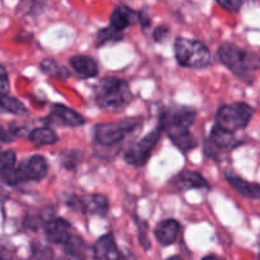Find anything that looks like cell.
<instances>
[{"label": "cell", "mask_w": 260, "mask_h": 260, "mask_svg": "<svg viewBox=\"0 0 260 260\" xmlns=\"http://www.w3.org/2000/svg\"><path fill=\"white\" fill-rule=\"evenodd\" d=\"M217 56L221 63L244 81H251L254 73L260 68V57L235 43L226 42L218 47Z\"/></svg>", "instance_id": "cell-1"}, {"label": "cell", "mask_w": 260, "mask_h": 260, "mask_svg": "<svg viewBox=\"0 0 260 260\" xmlns=\"http://www.w3.org/2000/svg\"><path fill=\"white\" fill-rule=\"evenodd\" d=\"M94 99L101 108L119 111L131 102L132 94L126 81L114 76H107L94 88Z\"/></svg>", "instance_id": "cell-2"}, {"label": "cell", "mask_w": 260, "mask_h": 260, "mask_svg": "<svg viewBox=\"0 0 260 260\" xmlns=\"http://www.w3.org/2000/svg\"><path fill=\"white\" fill-rule=\"evenodd\" d=\"M174 52L178 63L183 68L200 70L210 66L212 60L208 47L201 41L178 37L174 42Z\"/></svg>", "instance_id": "cell-3"}, {"label": "cell", "mask_w": 260, "mask_h": 260, "mask_svg": "<svg viewBox=\"0 0 260 260\" xmlns=\"http://www.w3.org/2000/svg\"><path fill=\"white\" fill-rule=\"evenodd\" d=\"M253 116L254 108L244 102L225 104L216 113V126L235 134L239 129L245 128Z\"/></svg>", "instance_id": "cell-4"}, {"label": "cell", "mask_w": 260, "mask_h": 260, "mask_svg": "<svg viewBox=\"0 0 260 260\" xmlns=\"http://www.w3.org/2000/svg\"><path fill=\"white\" fill-rule=\"evenodd\" d=\"M140 126H142V123L137 118H126L118 122H106L95 127L94 136L99 144L104 146H111L117 142H121L124 137L136 131Z\"/></svg>", "instance_id": "cell-5"}, {"label": "cell", "mask_w": 260, "mask_h": 260, "mask_svg": "<svg viewBox=\"0 0 260 260\" xmlns=\"http://www.w3.org/2000/svg\"><path fill=\"white\" fill-rule=\"evenodd\" d=\"M197 113L189 107H174L164 111L160 116L159 127L167 135L177 134V132L189 131V127L194 123Z\"/></svg>", "instance_id": "cell-6"}, {"label": "cell", "mask_w": 260, "mask_h": 260, "mask_svg": "<svg viewBox=\"0 0 260 260\" xmlns=\"http://www.w3.org/2000/svg\"><path fill=\"white\" fill-rule=\"evenodd\" d=\"M161 132L162 129L160 127H156L154 131L149 132L146 136H144L141 140L131 145L127 149V151L124 152V161L129 165H134V167H142V165L146 164L152 150L155 149L156 144L159 142Z\"/></svg>", "instance_id": "cell-7"}, {"label": "cell", "mask_w": 260, "mask_h": 260, "mask_svg": "<svg viewBox=\"0 0 260 260\" xmlns=\"http://www.w3.org/2000/svg\"><path fill=\"white\" fill-rule=\"evenodd\" d=\"M18 170H19L22 182H25V180H36V182H38V180H42L47 175L48 165L45 157L41 156V155H33L29 159L23 161L18 167Z\"/></svg>", "instance_id": "cell-8"}, {"label": "cell", "mask_w": 260, "mask_h": 260, "mask_svg": "<svg viewBox=\"0 0 260 260\" xmlns=\"http://www.w3.org/2000/svg\"><path fill=\"white\" fill-rule=\"evenodd\" d=\"M70 230L71 225L69 223V221L61 217L51 218L45 225L46 239L51 244H61V245H65L70 240L71 236H73L70 234Z\"/></svg>", "instance_id": "cell-9"}, {"label": "cell", "mask_w": 260, "mask_h": 260, "mask_svg": "<svg viewBox=\"0 0 260 260\" xmlns=\"http://www.w3.org/2000/svg\"><path fill=\"white\" fill-rule=\"evenodd\" d=\"M74 203H76L79 210L86 215H96L106 217L109 211L108 200H107L106 196L99 194V193L84 196Z\"/></svg>", "instance_id": "cell-10"}, {"label": "cell", "mask_w": 260, "mask_h": 260, "mask_svg": "<svg viewBox=\"0 0 260 260\" xmlns=\"http://www.w3.org/2000/svg\"><path fill=\"white\" fill-rule=\"evenodd\" d=\"M48 119H51V123L62 124V126L79 127L85 123V119L81 114L63 104H53L52 111H51Z\"/></svg>", "instance_id": "cell-11"}, {"label": "cell", "mask_w": 260, "mask_h": 260, "mask_svg": "<svg viewBox=\"0 0 260 260\" xmlns=\"http://www.w3.org/2000/svg\"><path fill=\"white\" fill-rule=\"evenodd\" d=\"M94 258L96 260H122V254L117 246L113 234L108 233L96 240L93 246Z\"/></svg>", "instance_id": "cell-12"}, {"label": "cell", "mask_w": 260, "mask_h": 260, "mask_svg": "<svg viewBox=\"0 0 260 260\" xmlns=\"http://www.w3.org/2000/svg\"><path fill=\"white\" fill-rule=\"evenodd\" d=\"M226 180L229 184L236 190L243 197L249 198V200L260 201V184L258 183H250L248 180L243 179L239 175L234 173H226Z\"/></svg>", "instance_id": "cell-13"}, {"label": "cell", "mask_w": 260, "mask_h": 260, "mask_svg": "<svg viewBox=\"0 0 260 260\" xmlns=\"http://www.w3.org/2000/svg\"><path fill=\"white\" fill-rule=\"evenodd\" d=\"M179 231V222L177 220H173V218H168V220H164L157 223V226L154 230V235L157 243L161 244L162 246H169L177 240Z\"/></svg>", "instance_id": "cell-14"}, {"label": "cell", "mask_w": 260, "mask_h": 260, "mask_svg": "<svg viewBox=\"0 0 260 260\" xmlns=\"http://www.w3.org/2000/svg\"><path fill=\"white\" fill-rule=\"evenodd\" d=\"M111 24L117 30L123 32L127 27H129L134 23L139 22V13L127 5H118L114 8L111 14Z\"/></svg>", "instance_id": "cell-15"}, {"label": "cell", "mask_w": 260, "mask_h": 260, "mask_svg": "<svg viewBox=\"0 0 260 260\" xmlns=\"http://www.w3.org/2000/svg\"><path fill=\"white\" fill-rule=\"evenodd\" d=\"M173 185L177 187L178 190H189V189H201V188H208L207 180L203 175L197 172H182L173 180Z\"/></svg>", "instance_id": "cell-16"}, {"label": "cell", "mask_w": 260, "mask_h": 260, "mask_svg": "<svg viewBox=\"0 0 260 260\" xmlns=\"http://www.w3.org/2000/svg\"><path fill=\"white\" fill-rule=\"evenodd\" d=\"M69 63L74 71L84 79H91L98 75V63L90 56L75 55L70 57Z\"/></svg>", "instance_id": "cell-17"}, {"label": "cell", "mask_w": 260, "mask_h": 260, "mask_svg": "<svg viewBox=\"0 0 260 260\" xmlns=\"http://www.w3.org/2000/svg\"><path fill=\"white\" fill-rule=\"evenodd\" d=\"M28 139L36 146H47V145L56 144L58 136L50 127H40V128H35L32 132H29Z\"/></svg>", "instance_id": "cell-18"}, {"label": "cell", "mask_w": 260, "mask_h": 260, "mask_svg": "<svg viewBox=\"0 0 260 260\" xmlns=\"http://www.w3.org/2000/svg\"><path fill=\"white\" fill-rule=\"evenodd\" d=\"M211 141L213 145L221 147V149H231L235 145V135L230 131L221 128V127L216 126L211 131Z\"/></svg>", "instance_id": "cell-19"}, {"label": "cell", "mask_w": 260, "mask_h": 260, "mask_svg": "<svg viewBox=\"0 0 260 260\" xmlns=\"http://www.w3.org/2000/svg\"><path fill=\"white\" fill-rule=\"evenodd\" d=\"M170 140H172L173 144L178 147L182 152L187 154L190 150L196 149L197 147V140L194 139L192 134L189 131H183V132H177V134L169 135Z\"/></svg>", "instance_id": "cell-20"}, {"label": "cell", "mask_w": 260, "mask_h": 260, "mask_svg": "<svg viewBox=\"0 0 260 260\" xmlns=\"http://www.w3.org/2000/svg\"><path fill=\"white\" fill-rule=\"evenodd\" d=\"M40 66L41 70H42L46 75H50L58 79H68L69 76H70V71H69L65 66L56 62L52 58H45V60L41 62Z\"/></svg>", "instance_id": "cell-21"}, {"label": "cell", "mask_w": 260, "mask_h": 260, "mask_svg": "<svg viewBox=\"0 0 260 260\" xmlns=\"http://www.w3.org/2000/svg\"><path fill=\"white\" fill-rule=\"evenodd\" d=\"M123 38V33L121 30H117L116 28H113L112 25H108L106 28H102L99 29V32L96 33V46L101 47V46L108 45V43H117Z\"/></svg>", "instance_id": "cell-22"}, {"label": "cell", "mask_w": 260, "mask_h": 260, "mask_svg": "<svg viewBox=\"0 0 260 260\" xmlns=\"http://www.w3.org/2000/svg\"><path fill=\"white\" fill-rule=\"evenodd\" d=\"M0 107L9 113L17 114V116H24L28 113V109L24 104L13 96L4 95L0 96Z\"/></svg>", "instance_id": "cell-23"}, {"label": "cell", "mask_w": 260, "mask_h": 260, "mask_svg": "<svg viewBox=\"0 0 260 260\" xmlns=\"http://www.w3.org/2000/svg\"><path fill=\"white\" fill-rule=\"evenodd\" d=\"M83 159V152L79 150H68L60 156V164L66 170H75Z\"/></svg>", "instance_id": "cell-24"}, {"label": "cell", "mask_w": 260, "mask_h": 260, "mask_svg": "<svg viewBox=\"0 0 260 260\" xmlns=\"http://www.w3.org/2000/svg\"><path fill=\"white\" fill-rule=\"evenodd\" d=\"M84 248H85V245H84L83 239L79 238V236H75V235L71 236L70 240H69L68 243L63 245L65 253L68 254V255L73 256V258H76V259L83 258Z\"/></svg>", "instance_id": "cell-25"}, {"label": "cell", "mask_w": 260, "mask_h": 260, "mask_svg": "<svg viewBox=\"0 0 260 260\" xmlns=\"http://www.w3.org/2000/svg\"><path fill=\"white\" fill-rule=\"evenodd\" d=\"M0 180L8 185H17L22 182L18 167L0 168Z\"/></svg>", "instance_id": "cell-26"}, {"label": "cell", "mask_w": 260, "mask_h": 260, "mask_svg": "<svg viewBox=\"0 0 260 260\" xmlns=\"http://www.w3.org/2000/svg\"><path fill=\"white\" fill-rule=\"evenodd\" d=\"M15 154L10 150L0 152V168L15 167Z\"/></svg>", "instance_id": "cell-27"}, {"label": "cell", "mask_w": 260, "mask_h": 260, "mask_svg": "<svg viewBox=\"0 0 260 260\" xmlns=\"http://www.w3.org/2000/svg\"><path fill=\"white\" fill-rule=\"evenodd\" d=\"M169 33L170 30L168 25H159V27L155 28L154 32H152V38L155 40V42L161 43L169 37Z\"/></svg>", "instance_id": "cell-28"}, {"label": "cell", "mask_w": 260, "mask_h": 260, "mask_svg": "<svg viewBox=\"0 0 260 260\" xmlns=\"http://www.w3.org/2000/svg\"><path fill=\"white\" fill-rule=\"evenodd\" d=\"M9 88V78H8L7 70L4 69V66L0 65V96L7 95Z\"/></svg>", "instance_id": "cell-29"}, {"label": "cell", "mask_w": 260, "mask_h": 260, "mask_svg": "<svg viewBox=\"0 0 260 260\" xmlns=\"http://www.w3.org/2000/svg\"><path fill=\"white\" fill-rule=\"evenodd\" d=\"M217 4L220 5L221 8H223L228 12L236 13L240 10V8L243 7L244 3L241 0H229V2H217Z\"/></svg>", "instance_id": "cell-30"}, {"label": "cell", "mask_w": 260, "mask_h": 260, "mask_svg": "<svg viewBox=\"0 0 260 260\" xmlns=\"http://www.w3.org/2000/svg\"><path fill=\"white\" fill-rule=\"evenodd\" d=\"M139 23L141 24V27L144 28V29L149 28L150 24H151V19H150V17L147 15V13L145 12V10L139 13Z\"/></svg>", "instance_id": "cell-31"}, {"label": "cell", "mask_w": 260, "mask_h": 260, "mask_svg": "<svg viewBox=\"0 0 260 260\" xmlns=\"http://www.w3.org/2000/svg\"><path fill=\"white\" fill-rule=\"evenodd\" d=\"M0 140L5 142H9L13 140V136L10 135V132H7L2 126H0Z\"/></svg>", "instance_id": "cell-32"}, {"label": "cell", "mask_w": 260, "mask_h": 260, "mask_svg": "<svg viewBox=\"0 0 260 260\" xmlns=\"http://www.w3.org/2000/svg\"><path fill=\"white\" fill-rule=\"evenodd\" d=\"M202 260H218V258L215 255H207V256H205Z\"/></svg>", "instance_id": "cell-33"}, {"label": "cell", "mask_w": 260, "mask_h": 260, "mask_svg": "<svg viewBox=\"0 0 260 260\" xmlns=\"http://www.w3.org/2000/svg\"><path fill=\"white\" fill-rule=\"evenodd\" d=\"M167 260H183V259L180 258V256H172V258H169V259H167Z\"/></svg>", "instance_id": "cell-34"}, {"label": "cell", "mask_w": 260, "mask_h": 260, "mask_svg": "<svg viewBox=\"0 0 260 260\" xmlns=\"http://www.w3.org/2000/svg\"><path fill=\"white\" fill-rule=\"evenodd\" d=\"M259 260H260V253H259Z\"/></svg>", "instance_id": "cell-35"}]
</instances>
